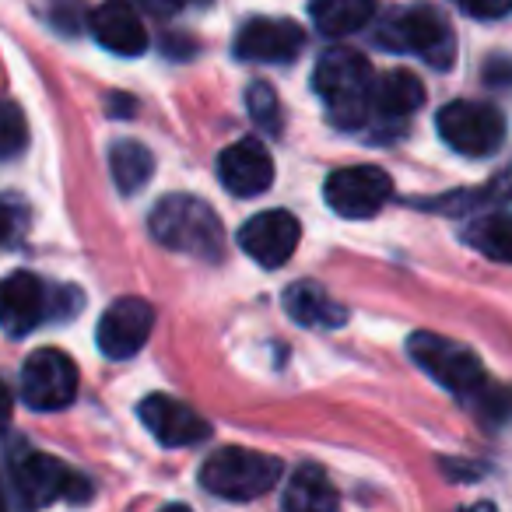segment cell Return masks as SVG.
Here are the masks:
<instances>
[{
  "label": "cell",
  "instance_id": "obj_26",
  "mask_svg": "<svg viewBox=\"0 0 512 512\" xmlns=\"http://www.w3.org/2000/svg\"><path fill=\"white\" fill-rule=\"evenodd\" d=\"M144 11H151V15H158V18H169V15H176L179 8H183V0H137Z\"/></svg>",
  "mask_w": 512,
  "mask_h": 512
},
{
  "label": "cell",
  "instance_id": "obj_23",
  "mask_svg": "<svg viewBox=\"0 0 512 512\" xmlns=\"http://www.w3.org/2000/svg\"><path fill=\"white\" fill-rule=\"evenodd\" d=\"M29 144V127L25 116L15 102H0V162L4 158H18Z\"/></svg>",
  "mask_w": 512,
  "mask_h": 512
},
{
  "label": "cell",
  "instance_id": "obj_4",
  "mask_svg": "<svg viewBox=\"0 0 512 512\" xmlns=\"http://www.w3.org/2000/svg\"><path fill=\"white\" fill-rule=\"evenodd\" d=\"M407 355H411L414 365H421L442 390L456 393V397H481L484 365L477 362L474 351H467L463 344L421 330V334H411V341H407Z\"/></svg>",
  "mask_w": 512,
  "mask_h": 512
},
{
  "label": "cell",
  "instance_id": "obj_7",
  "mask_svg": "<svg viewBox=\"0 0 512 512\" xmlns=\"http://www.w3.org/2000/svg\"><path fill=\"white\" fill-rule=\"evenodd\" d=\"M22 397L32 411H64L78 397V365L57 348H39L22 365Z\"/></svg>",
  "mask_w": 512,
  "mask_h": 512
},
{
  "label": "cell",
  "instance_id": "obj_24",
  "mask_svg": "<svg viewBox=\"0 0 512 512\" xmlns=\"http://www.w3.org/2000/svg\"><path fill=\"white\" fill-rule=\"evenodd\" d=\"M246 102H249V113H253V120L274 134V130H278V120H281L278 95H274V88L271 85H253V88H249V95H246Z\"/></svg>",
  "mask_w": 512,
  "mask_h": 512
},
{
  "label": "cell",
  "instance_id": "obj_8",
  "mask_svg": "<svg viewBox=\"0 0 512 512\" xmlns=\"http://www.w3.org/2000/svg\"><path fill=\"white\" fill-rule=\"evenodd\" d=\"M393 183L383 169L376 165H348V169H337L334 176L323 186V197H327L330 211L341 214V218H372V214L383 211V204L390 200Z\"/></svg>",
  "mask_w": 512,
  "mask_h": 512
},
{
  "label": "cell",
  "instance_id": "obj_16",
  "mask_svg": "<svg viewBox=\"0 0 512 512\" xmlns=\"http://www.w3.org/2000/svg\"><path fill=\"white\" fill-rule=\"evenodd\" d=\"M92 36L106 46L109 53L120 57H137L148 50V32H144L141 15L134 11V4L127 0H106L92 11Z\"/></svg>",
  "mask_w": 512,
  "mask_h": 512
},
{
  "label": "cell",
  "instance_id": "obj_15",
  "mask_svg": "<svg viewBox=\"0 0 512 512\" xmlns=\"http://www.w3.org/2000/svg\"><path fill=\"white\" fill-rule=\"evenodd\" d=\"M141 421L148 425V432L169 449H183V446H193V442L207 439V421L200 418L193 407H186L183 400L165 397V393H151V397L144 400Z\"/></svg>",
  "mask_w": 512,
  "mask_h": 512
},
{
  "label": "cell",
  "instance_id": "obj_2",
  "mask_svg": "<svg viewBox=\"0 0 512 512\" xmlns=\"http://www.w3.org/2000/svg\"><path fill=\"white\" fill-rule=\"evenodd\" d=\"M313 85L320 99L327 102L330 116L341 127H358L372 109V67L355 50H330L320 57L313 74Z\"/></svg>",
  "mask_w": 512,
  "mask_h": 512
},
{
  "label": "cell",
  "instance_id": "obj_22",
  "mask_svg": "<svg viewBox=\"0 0 512 512\" xmlns=\"http://www.w3.org/2000/svg\"><path fill=\"white\" fill-rule=\"evenodd\" d=\"M470 242L498 264H512V214H488L470 228Z\"/></svg>",
  "mask_w": 512,
  "mask_h": 512
},
{
  "label": "cell",
  "instance_id": "obj_19",
  "mask_svg": "<svg viewBox=\"0 0 512 512\" xmlns=\"http://www.w3.org/2000/svg\"><path fill=\"white\" fill-rule=\"evenodd\" d=\"M313 25L330 39L351 36V32L365 29L376 15V0H313L309 4Z\"/></svg>",
  "mask_w": 512,
  "mask_h": 512
},
{
  "label": "cell",
  "instance_id": "obj_28",
  "mask_svg": "<svg viewBox=\"0 0 512 512\" xmlns=\"http://www.w3.org/2000/svg\"><path fill=\"white\" fill-rule=\"evenodd\" d=\"M8 235H11V214L4 211V207H0V246L8 242Z\"/></svg>",
  "mask_w": 512,
  "mask_h": 512
},
{
  "label": "cell",
  "instance_id": "obj_29",
  "mask_svg": "<svg viewBox=\"0 0 512 512\" xmlns=\"http://www.w3.org/2000/svg\"><path fill=\"white\" fill-rule=\"evenodd\" d=\"M162 512H190L186 505H169V509H162Z\"/></svg>",
  "mask_w": 512,
  "mask_h": 512
},
{
  "label": "cell",
  "instance_id": "obj_10",
  "mask_svg": "<svg viewBox=\"0 0 512 512\" xmlns=\"http://www.w3.org/2000/svg\"><path fill=\"white\" fill-rule=\"evenodd\" d=\"M151 330H155V309L144 299H120L102 313L99 330H95V344L106 358H134L137 351L148 344Z\"/></svg>",
  "mask_w": 512,
  "mask_h": 512
},
{
  "label": "cell",
  "instance_id": "obj_14",
  "mask_svg": "<svg viewBox=\"0 0 512 512\" xmlns=\"http://www.w3.org/2000/svg\"><path fill=\"white\" fill-rule=\"evenodd\" d=\"M50 292L29 271H15L0 281V327L11 337H25L46 320Z\"/></svg>",
  "mask_w": 512,
  "mask_h": 512
},
{
  "label": "cell",
  "instance_id": "obj_6",
  "mask_svg": "<svg viewBox=\"0 0 512 512\" xmlns=\"http://www.w3.org/2000/svg\"><path fill=\"white\" fill-rule=\"evenodd\" d=\"M383 43L393 46V50H404L414 53V57L428 60L432 67L446 71L456 57V43H453V32H449L446 18L439 15L435 8H407L386 25L383 32Z\"/></svg>",
  "mask_w": 512,
  "mask_h": 512
},
{
  "label": "cell",
  "instance_id": "obj_1",
  "mask_svg": "<svg viewBox=\"0 0 512 512\" xmlns=\"http://www.w3.org/2000/svg\"><path fill=\"white\" fill-rule=\"evenodd\" d=\"M148 225L165 249L200 256L211 264L225 253V228H221L218 214L211 211V204L190 197V193H172V197L158 200Z\"/></svg>",
  "mask_w": 512,
  "mask_h": 512
},
{
  "label": "cell",
  "instance_id": "obj_21",
  "mask_svg": "<svg viewBox=\"0 0 512 512\" xmlns=\"http://www.w3.org/2000/svg\"><path fill=\"white\" fill-rule=\"evenodd\" d=\"M109 169H113L116 190L120 193H137L155 172V158L144 148L141 141H120L113 144V155H109Z\"/></svg>",
  "mask_w": 512,
  "mask_h": 512
},
{
  "label": "cell",
  "instance_id": "obj_9",
  "mask_svg": "<svg viewBox=\"0 0 512 512\" xmlns=\"http://www.w3.org/2000/svg\"><path fill=\"white\" fill-rule=\"evenodd\" d=\"M302 225L288 211H264L239 228V249L267 271H278L299 249Z\"/></svg>",
  "mask_w": 512,
  "mask_h": 512
},
{
  "label": "cell",
  "instance_id": "obj_3",
  "mask_svg": "<svg viewBox=\"0 0 512 512\" xmlns=\"http://www.w3.org/2000/svg\"><path fill=\"white\" fill-rule=\"evenodd\" d=\"M281 474L285 467L278 456L256 453L246 446H228L207 456V463L200 467V484L228 502H249V498L267 495L281 481Z\"/></svg>",
  "mask_w": 512,
  "mask_h": 512
},
{
  "label": "cell",
  "instance_id": "obj_20",
  "mask_svg": "<svg viewBox=\"0 0 512 512\" xmlns=\"http://www.w3.org/2000/svg\"><path fill=\"white\" fill-rule=\"evenodd\" d=\"M425 102V85L411 71H390L372 85V109L383 116H411Z\"/></svg>",
  "mask_w": 512,
  "mask_h": 512
},
{
  "label": "cell",
  "instance_id": "obj_18",
  "mask_svg": "<svg viewBox=\"0 0 512 512\" xmlns=\"http://www.w3.org/2000/svg\"><path fill=\"white\" fill-rule=\"evenodd\" d=\"M285 512H337L341 498L323 467H302L285 488Z\"/></svg>",
  "mask_w": 512,
  "mask_h": 512
},
{
  "label": "cell",
  "instance_id": "obj_25",
  "mask_svg": "<svg viewBox=\"0 0 512 512\" xmlns=\"http://www.w3.org/2000/svg\"><path fill=\"white\" fill-rule=\"evenodd\" d=\"M456 8L470 18H484V22H495V18H505L512 11V0H453Z\"/></svg>",
  "mask_w": 512,
  "mask_h": 512
},
{
  "label": "cell",
  "instance_id": "obj_12",
  "mask_svg": "<svg viewBox=\"0 0 512 512\" xmlns=\"http://www.w3.org/2000/svg\"><path fill=\"white\" fill-rule=\"evenodd\" d=\"M218 179L235 197H260L274 183V158L256 137L228 144L218 158Z\"/></svg>",
  "mask_w": 512,
  "mask_h": 512
},
{
  "label": "cell",
  "instance_id": "obj_5",
  "mask_svg": "<svg viewBox=\"0 0 512 512\" xmlns=\"http://www.w3.org/2000/svg\"><path fill=\"white\" fill-rule=\"evenodd\" d=\"M435 127H439V137L449 148L470 158L491 155V151H498L505 141L502 113H498L495 106H488V102H470V99L449 102V106L439 109Z\"/></svg>",
  "mask_w": 512,
  "mask_h": 512
},
{
  "label": "cell",
  "instance_id": "obj_17",
  "mask_svg": "<svg viewBox=\"0 0 512 512\" xmlns=\"http://www.w3.org/2000/svg\"><path fill=\"white\" fill-rule=\"evenodd\" d=\"M285 309L295 323H302V327L334 330L348 320V309L337 306V302L327 295V288L313 285V281H295V285L285 292Z\"/></svg>",
  "mask_w": 512,
  "mask_h": 512
},
{
  "label": "cell",
  "instance_id": "obj_11",
  "mask_svg": "<svg viewBox=\"0 0 512 512\" xmlns=\"http://www.w3.org/2000/svg\"><path fill=\"white\" fill-rule=\"evenodd\" d=\"M15 484L32 505H50V502H57V498L81 502V498L92 495V488H88L71 467H64V463L46 453L25 456L15 467Z\"/></svg>",
  "mask_w": 512,
  "mask_h": 512
},
{
  "label": "cell",
  "instance_id": "obj_30",
  "mask_svg": "<svg viewBox=\"0 0 512 512\" xmlns=\"http://www.w3.org/2000/svg\"><path fill=\"white\" fill-rule=\"evenodd\" d=\"M0 512H4V495H0Z\"/></svg>",
  "mask_w": 512,
  "mask_h": 512
},
{
  "label": "cell",
  "instance_id": "obj_13",
  "mask_svg": "<svg viewBox=\"0 0 512 512\" xmlns=\"http://www.w3.org/2000/svg\"><path fill=\"white\" fill-rule=\"evenodd\" d=\"M302 46H306V32L281 18H253L235 36V53L256 64H288L299 57Z\"/></svg>",
  "mask_w": 512,
  "mask_h": 512
},
{
  "label": "cell",
  "instance_id": "obj_27",
  "mask_svg": "<svg viewBox=\"0 0 512 512\" xmlns=\"http://www.w3.org/2000/svg\"><path fill=\"white\" fill-rule=\"evenodd\" d=\"M11 411H15V404H11V390H8V386H4V383H0V432L8 428Z\"/></svg>",
  "mask_w": 512,
  "mask_h": 512
}]
</instances>
